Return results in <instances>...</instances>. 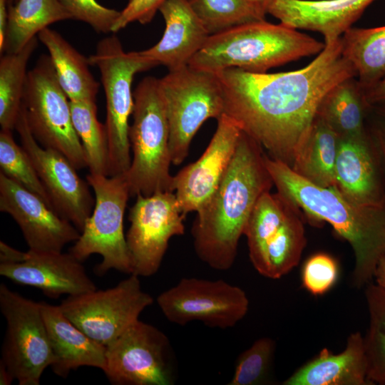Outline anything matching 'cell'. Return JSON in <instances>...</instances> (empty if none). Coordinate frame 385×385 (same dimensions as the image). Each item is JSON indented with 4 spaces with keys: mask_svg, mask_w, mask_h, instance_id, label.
Masks as SVG:
<instances>
[{
    "mask_svg": "<svg viewBox=\"0 0 385 385\" xmlns=\"http://www.w3.org/2000/svg\"><path fill=\"white\" fill-rule=\"evenodd\" d=\"M374 279L376 284L385 290V256L380 260L376 268Z\"/></svg>",
    "mask_w": 385,
    "mask_h": 385,
    "instance_id": "cell-44",
    "label": "cell"
},
{
    "mask_svg": "<svg viewBox=\"0 0 385 385\" xmlns=\"http://www.w3.org/2000/svg\"><path fill=\"white\" fill-rule=\"evenodd\" d=\"M265 155L262 147L242 131L217 188L196 212L191 229L195 252L214 270L232 267L257 201L274 185Z\"/></svg>",
    "mask_w": 385,
    "mask_h": 385,
    "instance_id": "cell-2",
    "label": "cell"
},
{
    "mask_svg": "<svg viewBox=\"0 0 385 385\" xmlns=\"http://www.w3.org/2000/svg\"><path fill=\"white\" fill-rule=\"evenodd\" d=\"M210 35L260 19L248 0H188Z\"/></svg>",
    "mask_w": 385,
    "mask_h": 385,
    "instance_id": "cell-33",
    "label": "cell"
},
{
    "mask_svg": "<svg viewBox=\"0 0 385 385\" xmlns=\"http://www.w3.org/2000/svg\"><path fill=\"white\" fill-rule=\"evenodd\" d=\"M0 167L5 175L38 195L53 209L29 156L15 142L10 130L1 129L0 132Z\"/></svg>",
    "mask_w": 385,
    "mask_h": 385,
    "instance_id": "cell-34",
    "label": "cell"
},
{
    "mask_svg": "<svg viewBox=\"0 0 385 385\" xmlns=\"http://www.w3.org/2000/svg\"><path fill=\"white\" fill-rule=\"evenodd\" d=\"M283 385H371L360 332L351 333L344 349L334 354L327 348L295 371Z\"/></svg>",
    "mask_w": 385,
    "mask_h": 385,
    "instance_id": "cell-24",
    "label": "cell"
},
{
    "mask_svg": "<svg viewBox=\"0 0 385 385\" xmlns=\"http://www.w3.org/2000/svg\"><path fill=\"white\" fill-rule=\"evenodd\" d=\"M368 107L385 103V77L370 89L364 92Z\"/></svg>",
    "mask_w": 385,
    "mask_h": 385,
    "instance_id": "cell-41",
    "label": "cell"
},
{
    "mask_svg": "<svg viewBox=\"0 0 385 385\" xmlns=\"http://www.w3.org/2000/svg\"><path fill=\"white\" fill-rule=\"evenodd\" d=\"M340 137L317 115L291 168L321 187L335 185V163Z\"/></svg>",
    "mask_w": 385,
    "mask_h": 385,
    "instance_id": "cell-26",
    "label": "cell"
},
{
    "mask_svg": "<svg viewBox=\"0 0 385 385\" xmlns=\"http://www.w3.org/2000/svg\"><path fill=\"white\" fill-rule=\"evenodd\" d=\"M14 380V378L7 370L6 366L0 361V384L10 385Z\"/></svg>",
    "mask_w": 385,
    "mask_h": 385,
    "instance_id": "cell-45",
    "label": "cell"
},
{
    "mask_svg": "<svg viewBox=\"0 0 385 385\" xmlns=\"http://www.w3.org/2000/svg\"><path fill=\"white\" fill-rule=\"evenodd\" d=\"M139 277L131 274L112 288L68 296L59 307L86 335L107 346L154 302L142 289Z\"/></svg>",
    "mask_w": 385,
    "mask_h": 385,
    "instance_id": "cell-13",
    "label": "cell"
},
{
    "mask_svg": "<svg viewBox=\"0 0 385 385\" xmlns=\"http://www.w3.org/2000/svg\"><path fill=\"white\" fill-rule=\"evenodd\" d=\"M0 309L6 322L0 361L19 385H38L53 361L41 302L1 284Z\"/></svg>",
    "mask_w": 385,
    "mask_h": 385,
    "instance_id": "cell-11",
    "label": "cell"
},
{
    "mask_svg": "<svg viewBox=\"0 0 385 385\" xmlns=\"http://www.w3.org/2000/svg\"><path fill=\"white\" fill-rule=\"evenodd\" d=\"M166 0H130L112 27L111 32L116 33L129 24L138 21L142 24L150 23L160 6Z\"/></svg>",
    "mask_w": 385,
    "mask_h": 385,
    "instance_id": "cell-38",
    "label": "cell"
},
{
    "mask_svg": "<svg viewBox=\"0 0 385 385\" xmlns=\"http://www.w3.org/2000/svg\"><path fill=\"white\" fill-rule=\"evenodd\" d=\"M129 140L131 163L123 173L130 197L174 192L169 150V129L160 78H144L133 92Z\"/></svg>",
    "mask_w": 385,
    "mask_h": 385,
    "instance_id": "cell-5",
    "label": "cell"
},
{
    "mask_svg": "<svg viewBox=\"0 0 385 385\" xmlns=\"http://www.w3.org/2000/svg\"><path fill=\"white\" fill-rule=\"evenodd\" d=\"M73 19L59 0H16L8 7L4 53L21 51L49 25Z\"/></svg>",
    "mask_w": 385,
    "mask_h": 385,
    "instance_id": "cell-27",
    "label": "cell"
},
{
    "mask_svg": "<svg viewBox=\"0 0 385 385\" xmlns=\"http://www.w3.org/2000/svg\"><path fill=\"white\" fill-rule=\"evenodd\" d=\"M215 74L222 86L224 114L270 158L290 167L324 96L356 76L342 54L341 37L324 41L323 50L299 70L268 73L231 68Z\"/></svg>",
    "mask_w": 385,
    "mask_h": 385,
    "instance_id": "cell-1",
    "label": "cell"
},
{
    "mask_svg": "<svg viewBox=\"0 0 385 385\" xmlns=\"http://www.w3.org/2000/svg\"><path fill=\"white\" fill-rule=\"evenodd\" d=\"M130 207V222L125 235L133 273L150 277L159 270L169 241L185 232V215L174 192L138 195Z\"/></svg>",
    "mask_w": 385,
    "mask_h": 385,
    "instance_id": "cell-15",
    "label": "cell"
},
{
    "mask_svg": "<svg viewBox=\"0 0 385 385\" xmlns=\"http://www.w3.org/2000/svg\"><path fill=\"white\" fill-rule=\"evenodd\" d=\"M74 129L83 148L90 173L109 176L108 138L105 124L97 118L94 101H70Z\"/></svg>",
    "mask_w": 385,
    "mask_h": 385,
    "instance_id": "cell-31",
    "label": "cell"
},
{
    "mask_svg": "<svg viewBox=\"0 0 385 385\" xmlns=\"http://www.w3.org/2000/svg\"><path fill=\"white\" fill-rule=\"evenodd\" d=\"M73 19L88 24L96 32L108 34L120 11L105 7L96 0H59Z\"/></svg>",
    "mask_w": 385,
    "mask_h": 385,
    "instance_id": "cell-37",
    "label": "cell"
},
{
    "mask_svg": "<svg viewBox=\"0 0 385 385\" xmlns=\"http://www.w3.org/2000/svg\"><path fill=\"white\" fill-rule=\"evenodd\" d=\"M88 61L99 70L106 96L109 176L123 174L132 159L129 140V118L134 106L132 82L136 73L159 65L140 51L125 52L115 35L101 40Z\"/></svg>",
    "mask_w": 385,
    "mask_h": 385,
    "instance_id": "cell-6",
    "label": "cell"
},
{
    "mask_svg": "<svg viewBox=\"0 0 385 385\" xmlns=\"http://www.w3.org/2000/svg\"><path fill=\"white\" fill-rule=\"evenodd\" d=\"M159 11L165 23L163 35L155 45L140 53L168 71L188 65L210 34L188 0H166Z\"/></svg>",
    "mask_w": 385,
    "mask_h": 385,
    "instance_id": "cell-22",
    "label": "cell"
},
{
    "mask_svg": "<svg viewBox=\"0 0 385 385\" xmlns=\"http://www.w3.org/2000/svg\"><path fill=\"white\" fill-rule=\"evenodd\" d=\"M275 342L270 337L257 339L242 352L228 385H260L271 382Z\"/></svg>",
    "mask_w": 385,
    "mask_h": 385,
    "instance_id": "cell-35",
    "label": "cell"
},
{
    "mask_svg": "<svg viewBox=\"0 0 385 385\" xmlns=\"http://www.w3.org/2000/svg\"><path fill=\"white\" fill-rule=\"evenodd\" d=\"M0 210L19 226L29 250L62 252L80 231L36 194L0 172Z\"/></svg>",
    "mask_w": 385,
    "mask_h": 385,
    "instance_id": "cell-17",
    "label": "cell"
},
{
    "mask_svg": "<svg viewBox=\"0 0 385 385\" xmlns=\"http://www.w3.org/2000/svg\"><path fill=\"white\" fill-rule=\"evenodd\" d=\"M8 0H0V51L4 53L8 22Z\"/></svg>",
    "mask_w": 385,
    "mask_h": 385,
    "instance_id": "cell-42",
    "label": "cell"
},
{
    "mask_svg": "<svg viewBox=\"0 0 385 385\" xmlns=\"http://www.w3.org/2000/svg\"><path fill=\"white\" fill-rule=\"evenodd\" d=\"M43 319L53 354L51 365L57 376L66 378L81 366L103 369L106 346L96 342L63 313L59 306L41 302Z\"/></svg>",
    "mask_w": 385,
    "mask_h": 385,
    "instance_id": "cell-23",
    "label": "cell"
},
{
    "mask_svg": "<svg viewBox=\"0 0 385 385\" xmlns=\"http://www.w3.org/2000/svg\"><path fill=\"white\" fill-rule=\"evenodd\" d=\"M38 38L47 48L59 84L69 101L96 102L100 84L90 71L88 58L48 27L38 34Z\"/></svg>",
    "mask_w": 385,
    "mask_h": 385,
    "instance_id": "cell-25",
    "label": "cell"
},
{
    "mask_svg": "<svg viewBox=\"0 0 385 385\" xmlns=\"http://www.w3.org/2000/svg\"><path fill=\"white\" fill-rule=\"evenodd\" d=\"M343 56L354 66L363 92L385 77V26L349 28L341 38Z\"/></svg>",
    "mask_w": 385,
    "mask_h": 385,
    "instance_id": "cell-28",
    "label": "cell"
},
{
    "mask_svg": "<svg viewBox=\"0 0 385 385\" xmlns=\"http://www.w3.org/2000/svg\"><path fill=\"white\" fill-rule=\"evenodd\" d=\"M274 0H248L251 7L260 19H265L270 4Z\"/></svg>",
    "mask_w": 385,
    "mask_h": 385,
    "instance_id": "cell-43",
    "label": "cell"
},
{
    "mask_svg": "<svg viewBox=\"0 0 385 385\" xmlns=\"http://www.w3.org/2000/svg\"><path fill=\"white\" fill-rule=\"evenodd\" d=\"M369 327L364 339L367 378L371 385L385 384V290L369 283L365 289Z\"/></svg>",
    "mask_w": 385,
    "mask_h": 385,
    "instance_id": "cell-32",
    "label": "cell"
},
{
    "mask_svg": "<svg viewBox=\"0 0 385 385\" xmlns=\"http://www.w3.org/2000/svg\"><path fill=\"white\" fill-rule=\"evenodd\" d=\"M249 257L257 272L279 279L296 267L307 239L299 210L278 192H264L245 227Z\"/></svg>",
    "mask_w": 385,
    "mask_h": 385,
    "instance_id": "cell-7",
    "label": "cell"
},
{
    "mask_svg": "<svg viewBox=\"0 0 385 385\" xmlns=\"http://www.w3.org/2000/svg\"><path fill=\"white\" fill-rule=\"evenodd\" d=\"M339 273L335 260L326 253L311 256L302 272L303 287L314 296L322 295L335 284Z\"/></svg>",
    "mask_w": 385,
    "mask_h": 385,
    "instance_id": "cell-36",
    "label": "cell"
},
{
    "mask_svg": "<svg viewBox=\"0 0 385 385\" xmlns=\"http://www.w3.org/2000/svg\"><path fill=\"white\" fill-rule=\"evenodd\" d=\"M265 160L277 192L312 220L330 224L349 242L355 258L353 285L361 288L370 283L380 260L385 256V205H357L335 186L314 185L267 154Z\"/></svg>",
    "mask_w": 385,
    "mask_h": 385,
    "instance_id": "cell-3",
    "label": "cell"
},
{
    "mask_svg": "<svg viewBox=\"0 0 385 385\" xmlns=\"http://www.w3.org/2000/svg\"><path fill=\"white\" fill-rule=\"evenodd\" d=\"M169 129L172 164H181L201 125L224 114L220 82L215 73L189 65L168 71L160 78Z\"/></svg>",
    "mask_w": 385,
    "mask_h": 385,
    "instance_id": "cell-9",
    "label": "cell"
},
{
    "mask_svg": "<svg viewBox=\"0 0 385 385\" xmlns=\"http://www.w3.org/2000/svg\"><path fill=\"white\" fill-rule=\"evenodd\" d=\"M29 127L41 146L61 153L77 169L86 158L72 121L70 101L59 84L49 56L28 71L22 100Z\"/></svg>",
    "mask_w": 385,
    "mask_h": 385,
    "instance_id": "cell-10",
    "label": "cell"
},
{
    "mask_svg": "<svg viewBox=\"0 0 385 385\" xmlns=\"http://www.w3.org/2000/svg\"><path fill=\"white\" fill-rule=\"evenodd\" d=\"M28 256V252H25L17 250L3 241L0 242V263H20L26 260Z\"/></svg>",
    "mask_w": 385,
    "mask_h": 385,
    "instance_id": "cell-40",
    "label": "cell"
},
{
    "mask_svg": "<svg viewBox=\"0 0 385 385\" xmlns=\"http://www.w3.org/2000/svg\"><path fill=\"white\" fill-rule=\"evenodd\" d=\"M377 149L385 176V108L380 110L371 133H369Z\"/></svg>",
    "mask_w": 385,
    "mask_h": 385,
    "instance_id": "cell-39",
    "label": "cell"
},
{
    "mask_svg": "<svg viewBox=\"0 0 385 385\" xmlns=\"http://www.w3.org/2000/svg\"><path fill=\"white\" fill-rule=\"evenodd\" d=\"M26 260L0 263V274L11 281L39 289L51 298L76 296L96 289L82 262L71 253L29 250Z\"/></svg>",
    "mask_w": 385,
    "mask_h": 385,
    "instance_id": "cell-19",
    "label": "cell"
},
{
    "mask_svg": "<svg viewBox=\"0 0 385 385\" xmlns=\"http://www.w3.org/2000/svg\"><path fill=\"white\" fill-rule=\"evenodd\" d=\"M114 385H173L175 356L168 337L140 319L106 349L102 370Z\"/></svg>",
    "mask_w": 385,
    "mask_h": 385,
    "instance_id": "cell-12",
    "label": "cell"
},
{
    "mask_svg": "<svg viewBox=\"0 0 385 385\" xmlns=\"http://www.w3.org/2000/svg\"><path fill=\"white\" fill-rule=\"evenodd\" d=\"M207 148L195 162L173 175V190L181 212L197 210L212 195L235 153L242 130L222 114Z\"/></svg>",
    "mask_w": 385,
    "mask_h": 385,
    "instance_id": "cell-18",
    "label": "cell"
},
{
    "mask_svg": "<svg viewBox=\"0 0 385 385\" xmlns=\"http://www.w3.org/2000/svg\"><path fill=\"white\" fill-rule=\"evenodd\" d=\"M157 304L173 324L184 326L200 322L225 329L235 327L245 317L250 302L242 289L225 280L189 277L161 292Z\"/></svg>",
    "mask_w": 385,
    "mask_h": 385,
    "instance_id": "cell-14",
    "label": "cell"
},
{
    "mask_svg": "<svg viewBox=\"0 0 385 385\" xmlns=\"http://www.w3.org/2000/svg\"><path fill=\"white\" fill-rule=\"evenodd\" d=\"M16 0H8V1L10 3V4H12L14 1L15 2Z\"/></svg>",
    "mask_w": 385,
    "mask_h": 385,
    "instance_id": "cell-46",
    "label": "cell"
},
{
    "mask_svg": "<svg viewBox=\"0 0 385 385\" xmlns=\"http://www.w3.org/2000/svg\"><path fill=\"white\" fill-rule=\"evenodd\" d=\"M334 175V186L350 201L366 207L385 205V176L369 133L340 138Z\"/></svg>",
    "mask_w": 385,
    "mask_h": 385,
    "instance_id": "cell-20",
    "label": "cell"
},
{
    "mask_svg": "<svg viewBox=\"0 0 385 385\" xmlns=\"http://www.w3.org/2000/svg\"><path fill=\"white\" fill-rule=\"evenodd\" d=\"M37 45L36 36L19 52L4 53L1 57L0 125L2 130L15 128L27 79V64Z\"/></svg>",
    "mask_w": 385,
    "mask_h": 385,
    "instance_id": "cell-30",
    "label": "cell"
},
{
    "mask_svg": "<svg viewBox=\"0 0 385 385\" xmlns=\"http://www.w3.org/2000/svg\"><path fill=\"white\" fill-rule=\"evenodd\" d=\"M14 129L49 195L53 210L81 232L95 204L88 183L79 177L77 169L61 153L39 145L29 127L22 103Z\"/></svg>",
    "mask_w": 385,
    "mask_h": 385,
    "instance_id": "cell-16",
    "label": "cell"
},
{
    "mask_svg": "<svg viewBox=\"0 0 385 385\" xmlns=\"http://www.w3.org/2000/svg\"><path fill=\"white\" fill-rule=\"evenodd\" d=\"M86 180L95 194V204L86 220L79 238L68 252L83 262L93 254L103 260L96 267L103 275L110 270L131 274L133 266L123 218L130 190L123 174L114 176L89 173Z\"/></svg>",
    "mask_w": 385,
    "mask_h": 385,
    "instance_id": "cell-8",
    "label": "cell"
},
{
    "mask_svg": "<svg viewBox=\"0 0 385 385\" xmlns=\"http://www.w3.org/2000/svg\"><path fill=\"white\" fill-rule=\"evenodd\" d=\"M324 48V43L297 29L258 20L210 35L188 65L213 73L231 68L265 73Z\"/></svg>",
    "mask_w": 385,
    "mask_h": 385,
    "instance_id": "cell-4",
    "label": "cell"
},
{
    "mask_svg": "<svg viewBox=\"0 0 385 385\" xmlns=\"http://www.w3.org/2000/svg\"><path fill=\"white\" fill-rule=\"evenodd\" d=\"M374 0H274L267 13L294 29L321 33L324 41L340 37Z\"/></svg>",
    "mask_w": 385,
    "mask_h": 385,
    "instance_id": "cell-21",
    "label": "cell"
},
{
    "mask_svg": "<svg viewBox=\"0 0 385 385\" xmlns=\"http://www.w3.org/2000/svg\"><path fill=\"white\" fill-rule=\"evenodd\" d=\"M353 78L346 79L331 89L317 112V115L340 138H358L368 133L364 127V115L369 107L364 92Z\"/></svg>",
    "mask_w": 385,
    "mask_h": 385,
    "instance_id": "cell-29",
    "label": "cell"
},
{
    "mask_svg": "<svg viewBox=\"0 0 385 385\" xmlns=\"http://www.w3.org/2000/svg\"><path fill=\"white\" fill-rule=\"evenodd\" d=\"M128 1H130V0H128Z\"/></svg>",
    "mask_w": 385,
    "mask_h": 385,
    "instance_id": "cell-47",
    "label": "cell"
}]
</instances>
